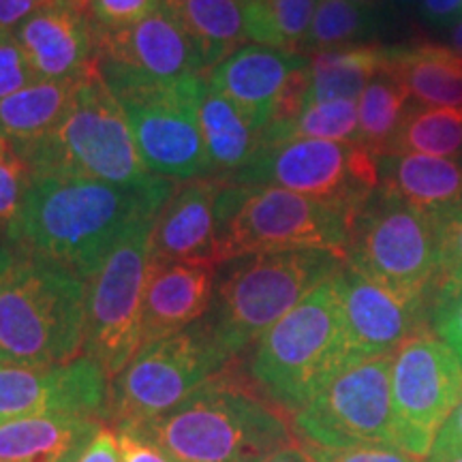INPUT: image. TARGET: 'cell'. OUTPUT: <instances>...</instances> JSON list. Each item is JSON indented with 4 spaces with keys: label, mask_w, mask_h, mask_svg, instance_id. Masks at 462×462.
I'll return each instance as SVG.
<instances>
[{
    "label": "cell",
    "mask_w": 462,
    "mask_h": 462,
    "mask_svg": "<svg viewBox=\"0 0 462 462\" xmlns=\"http://www.w3.org/2000/svg\"><path fill=\"white\" fill-rule=\"evenodd\" d=\"M385 154H430L462 159V109L411 101Z\"/></svg>",
    "instance_id": "f1b7e54d"
},
{
    "label": "cell",
    "mask_w": 462,
    "mask_h": 462,
    "mask_svg": "<svg viewBox=\"0 0 462 462\" xmlns=\"http://www.w3.org/2000/svg\"><path fill=\"white\" fill-rule=\"evenodd\" d=\"M343 263L345 257L319 248L231 259L225 262L206 319L234 357L291 313L321 282L330 281Z\"/></svg>",
    "instance_id": "277c9868"
},
{
    "label": "cell",
    "mask_w": 462,
    "mask_h": 462,
    "mask_svg": "<svg viewBox=\"0 0 462 462\" xmlns=\"http://www.w3.org/2000/svg\"><path fill=\"white\" fill-rule=\"evenodd\" d=\"M15 251L17 248L14 242H11L7 229L0 225V279L9 273V268L15 263L17 255H20V253H15Z\"/></svg>",
    "instance_id": "bcb514c9"
},
{
    "label": "cell",
    "mask_w": 462,
    "mask_h": 462,
    "mask_svg": "<svg viewBox=\"0 0 462 462\" xmlns=\"http://www.w3.org/2000/svg\"><path fill=\"white\" fill-rule=\"evenodd\" d=\"M377 31L374 5L357 0H319L304 50L323 51L362 45Z\"/></svg>",
    "instance_id": "d6a6232c"
},
{
    "label": "cell",
    "mask_w": 462,
    "mask_h": 462,
    "mask_svg": "<svg viewBox=\"0 0 462 462\" xmlns=\"http://www.w3.org/2000/svg\"><path fill=\"white\" fill-rule=\"evenodd\" d=\"M31 180V170L14 150L0 159V225L5 229H9L20 215Z\"/></svg>",
    "instance_id": "e575fe53"
},
{
    "label": "cell",
    "mask_w": 462,
    "mask_h": 462,
    "mask_svg": "<svg viewBox=\"0 0 462 462\" xmlns=\"http://www.w3.org/2000/svg\"><path fill=\"white\" fill-rule=\"evenodd\" d=\"M42 82L14 32H0V101Z\"/></svg>",
    "instance_id": "74e56055"
},
{
    "label": "cell",
    "mask_w": 462,
    "mask_h": 462,
    "mask_svg": "<svg viewBox=\"0 0 462 462\" xmlns=\"http://www.w3.org/2000/svg\"><path fill=\"white\" fill-rule=\"evenodd\" d=\"M90 69L75 78L42 79L0 101V133L5 140H9L11 146H20L54 129L82 88Z\"/></svg>",
    "instance_id": "4316f807"
},
{
    "label": "cell",
    "mask_w": 462,
    "mask_h": 462,
    "mask_svg": "<svg viewBox=\"0 0 462 462\" xmlns=\"http://www.w3.org/2000/svg\"><path fill=\"white\" fill-rule=\"evenodd\" d=\"M432 326L439 338L462 364V282L439 287L432 293Z\"/></svg>",
    "instance_id": "8d00e7d4"
},
{
    "label": "cell",
    "mask_w": 462,
    "mask_h": 462,
    "mask_svg": "<svg viewBox=\"0 0 462 462\" xmlns=\"http://www.w3.org/2000/svg\"><path fill=\"white\" fill-rule=\"evenodd\" d=\"M262 462H315V460L310 458L304 446H293V443H287V446H282L281 449H276V452L265 456Z\"/></svg>",
    "instance_id": "f6af8a7d"
},
{
    "label": "cell",
    "mask_w": 462,
    "mask_h": 462,
    "mask_svg": "<svg viewBox=\"0 0 462 462\" xmlns=\"http://www.w3.org/2000/svg\"><path fill=\"white\" fill-rule=\"evenodd\" d=\"M126 432L152 441L173 462H262L291 443L281 413L225 373L163 418Z\"/></svg>",
    "instance_id": "7a4b0ae2"
},
{
    "label": "cell",
    "mask_w": 462,
    "mask_h": 462,
    "mask_svg": "<svg viewBox=\"0 0 462 462\" xmlns=\"http://www.w3.org/2000/svg\"><path fill=\"white\" fill-rule=\"evenodd\" d=\"M178 26L193 39L206 58L208 71L245 48V0H163Z\"/></svg>",
    "instance_id": "484cf974"
},
{
    "label": "cell",
    "mask_w": 462,
    "mask_h": 462,
    "mask_svg": "<svg viewBox=\"0 0 462 462\" xmlns=\"http://www.w3.org/2000/svg\"><path fill=\"white\" fill-rule=\"evenodd\" d=\"M293 426L313 446H377L407 452L392 401V356L351 362L293 413Z\"/></svg>",
    "instance_id": "8fae6325"
},
{
    "label": "cell",
    "mask_w": 462,
    "mask_h": 462,
    "mask_svg": "<svg viewBox=\"0 0 462 462\" xmlns=\"http://www.w3.org/2000/svg\"><path fill=\"white\" fill-rule=\"evenodd\" d=\"M14 34L42 79L75 78L95 65L90 17L73 5L50 0Z\"/></svg>",
    "instance_id": "44dd1931"
},
{
    "label": "cell",
    "mask_w": 462,
    "mask_h": 462,
    "mask_svg": "<svg viewBox=\"0 0 462 462\" xmlns=\"http://www.w3.org/2000/svg\"><path fill=\"white\" fill-rule=\"evenodd\" d=\"M118 439L125 462H173L163 449L154 446L148 439L135 435V432L118 430Z\"/></svg>",
    "instance_id": "60d3db41"
},
{
    "label": "cell",
    "mask_w": 462,
    "mask_h": 462,
    "mask_svg": "<svg viewBox=\"0 0 462 462\" xmlns=\"http://www.w3.org/2000/svg\"><path fill=\"white\" fill-rule=\"evenodd\" d=\"M379 184L430 221L462 208V159L430 154H383Z\"/></svg>",
    "instance_id": "7402d4cb"
},
{
    "label": "cell",
    "mask_w": 462,
    "mask_h": 462,
    "mask_svg": "<svg viewBox=\"0 0 462 462\" xmlns=\"http://www.w3.org/2000/svg\"><path fill=\"white\" fill-rule=\"evenodd\" d=\"M411 103L409 90L388 67L374 75L357 101L360 143L377 157H383L401 125L404 109Z\"/></svg>",
    "instance_id": "f546056e"
},
{
    "label": "cell",
    "mask_w": 462,
    "mask_h": 462,
    "mask_svg": "<svg viewBox=\"0 0 462 462\" xmlns=\"http://www.w3.org/2000/svg\"><path fill=\"white\" fill-rule=\"evenodd\" d=\"M7 148H9V146H7V140H5V135H3V133H0V159H3L5 154L9 152Z\"/></svg>",
    "instance_id": "681fc988"
},
{
    "label": "cell",
    "mask_w": 462,
    "mask_h": 462,
    "mask_svg": "<svg viewBox=\"0 0 462 462\" xmlns=\"http://www.w3.org/2000/svg\"><path fill=\"white\" fill-rule=\"evenodd\" d=\"M32 176L92 178L135 184L154 176L137 152L129 120L99 67L90 69L67 114L39 140L11 148Z\"/></svg>",
    "instance_id": "8992f818"
},
{
    "label": "cell",
    "mask_w": 462,
    "mask_h": 462,
    "mask_svg": "<svg viewBox=\"0 0 462 462\" xmlns=\"http://www.w3.org/2000/svg\"><path fill=\"white\" fill-rule=\"evenodd\" d=\"M398 3H413V0H398Z\"/></svg>",
    "instance_id": "f5cc1de1"
},
{
    "label": "cell",
    "mask_w": 462,
    "mask_h": 462,
    "mask_svg": "<svg viewBox=\"0 0 462 462\" xmlns=\"http://www.w3.org/2000/svg\"><path fill=\"white\" fill-rule=\"evenodd\" d=\"M293 140H328L357 142V103L356 101H323L306 106L285 123L270 125L263 133V146Z\"/></svg>",
    "instance_id": "1f68e13d"
},
{
    "label": "cell",
    "mask_w": 462,
    "mask_h": 462,
    "mask_svg": "<svg viewBox=\"0 0 462 462\" xmlns=\"http://www.w3.org/2000/svg\"><path fill=\"white\" fill-rule=\"evenodd\" d=\"M60 3H67V5H73V7H78V9H88V3L90 0H60Z\"/></svg>",
    "instance_id": "c3c4849f"
},
{
    "label": "cell",
    "mask_w": 462,
    "mask_h": 462,
    "mask_svg": "<svg viewBox=\"0 0 462 462\" xmlns=\"http://www.w3.org/2000/svg\"><path fill=\"white\" fill-rule=\"evenodd\" d=\"M345 330L356 360L396 354L409 338L424 334L432 296L402 293L368 279L349 263L334 274Z\"/></svg>",
    "instance_id": "2e32d148"
},
{
    "label": "cell",
    "mask_w": 462,
    "mask_h": 462,
    "mask_svg": "<svg viewBox=\"0 0 462 462\" xmlns=\"http://www.w3.org/2000/svg\"><path fill=\"white\" fill-rule=\"evenodd\" d=\"M345 263L396 291L432 296L439 270L435 223L379 184L351 221Z\"/></svg>",
    "instance_id": "30bf717a"
},
{
    "label": "cell",
    "mask_w": 462,
    "mask_h": 462,
    "mask_svg": "<svg viewBox=\"0 0 462 462\" xmlns=\"http://www.w3.org/2000/svg\"><path fill=\"white\" fill-rule=\"evenodd\" d=\"M88 281L67 265L20 253L0 279V362L28 368L78 360Z\"/></svg>",
    "instance_id": "3957f363"
},
{
    "label": "cell",
    "mask_w": 462,
    "mask_h": 462,
    "mask_svg": "<svg viewBox=\"0 0 462 462\" xmlns=\"http://www.w3.org/2000/svg\"><path fill=\"white\" fill-rule=\"evenodd\" d=\"M448 462H462V456H458V458H452V460H448Z\"/></svg>",
    "instance_id": "816d5d0a"
},
{
    "label": "cell",
    "mask_w": 462,
    "mask_h": 462,
    "mask_svg": "<svg viewBox=\"0 0 462 462\" xmlns=\"http://www.w3.org/2000/svg\"><path fill=\"white\" fill-rule=\"evenodd\" d=\"M199 125L212 173H218L217 178L223 180H231L263 148L265 129L240 106L208 84L201 99Z\"/></svg>",
    "instance_id": "cb8c5ba5"
},
{
    "label": "cell",
    "mask_w": 462,
    "mask_h": 462,
    "mask_svg": "<svg viewBox=\"0 0 462 462\" xmlns=\"http://www.w3.org/2000/svg\"><path fill=\"white\" fill-rule=\"evenodd\" d=\"M129 120L137 152L154 176L198 180L212 173L199 109L204 75L150 79L133 75H101Z\"/></svg>",
    "instance_id": "ba28073f"
},
{
    "label": "cell",
    "mask_w": 462,
    "mask_h": 462,
    "mask_svg": "<svg viewBox=\"0 0 462 462\" xmlns=\"http://www.w3.org/2000/svg\"><path fill=\"white\" fill-rule=\"evenodd\" d=\"M227 182L279 187L356 212L379 187V157L357 142L293 140L263 146Z\"/></svg>",
    "instance_id": "7c38bea8"
},
{
    "label": "cell",
    "mask_w": 462,
    "mask_h": 462,
    "mask_svg": "<svg viewBox=\"0 0 462 462\" xmlns=\"http://www.w3.org/2000/svg\"><path fill=\"white\" fill-rule=\"evenodd\" d=\"M107 374L92 357L48 368L0 362V421L31 415H86L107 411Z\"/></svg>",
    "instance_id": "e0dca14e"
},
{
    "label": "cell",
    "mask_w": 462,
    "mask_h": 462,
    "mask_svg": "<svg viewBox=\"0 0 462 462\" xmlns=\"http://www.w3.org/2000/svg\"><path fill=\"white\" fill-rule=\"evenodd\" d=\"M351 362L332 276L257 340L248 373L270 401L296 413Z\"/></svg>",
    "instance_id": "5b68a950"
},
{
    "label": "cell",
    "mask_w": 462,
    "mask_h": 462,
    "mask_svg": "<svg viewBox=\"0 0 462 462\" xmlns=\"http://www.w3.org/2000/svg\"><path fill=\"white\" fill-rule=\"evenodd\" d=\"M218 265L257 253L319 248L345 257L351 217L279 187L227 182L218 195Z\"/></svg>",
    "instance_id": "52a82bcc"
},
{
    "label": "cell",
    "mask_w": 462,
    "mask_h": 462,
    "mask_svg": "<svg viewBox=\"0 0 462 462\" xmlns=\"http://www.w3.org/2000/svg\"><path fill=\"white\" fill-rule=\"evenodd\" d=\"M357 3H368V5H374L377 0H357Z\"/></svg>",
    "instance_id": "f907efd6"
},
{
    "label": "cell",
    "mask_w": 462,
    "mask_h": 462,
    "mask_svg": "<svg viewBox=\"0 0 462 462\" xmlns=\"http://www.w3.org/2000/svg\"><path fill=\"white\" fill-rule=\"evenodd\" d=\"M449 50L462 58V17L454 22L452 31H449Z\"/></svg>",
    "instance_id": "7dc6e473"
},
{
    "label": "cell",
    "mask_w": 462,
    "mask_h": 462,
    "mask_svg": "<svg viewBox=\"0 0 462 462\" xmlns=\"http://www.w3.org/2000/svg\"><path fill=\"white\" fill-rule=\"evenodd\" d=\"M154 221L140 225L120 242L88 281L84 356L99 364L109 381L142 349V304Z\"/></svg>",
    "instance_id": "4fadbf2b"
},
{
    "label": "cell",
    "mask_w": 462,
    "mask_h": 462,
    "mask_svg": "<svg viewBox=\"0 0 462 462\" xmlns=\"http://www.w3.org/2000/svg\"><path fill=\"white\" fill-rule=\"evenodd\" d=\"M206 84L240 106L262 129L302 112L310 86V58L268 45H245L210 69Z\"/></svg>",
    "instance_id": "9a60e30c"
},
{
    "label": "cell",
    "mask_w": 462,
    "mask_h": 462,
    "mask_svg": "<svg viewBox=\"0 0 462 462\" xmlns=\"http://www.w3.org/2000/svg\"><path fill=\"white\" fill-rule=\"evenodd\" d=\"M388 69L396 73L415 103L462 109V58L446 45L390 48Z\"/></svg>",
    "instance_id": "d4e9b609"
},
{
    "label": "cell",
    "mask_w": 462,
    "mask_h": 462,
    "mask_svg": "<svg viewBox=\"0 0 462 462\" xmlns=\"http://www.w3.org/2000/svg\"><path fill=\"white\" fill-rule=\"evenodd\" d=\"M458 456H462V398L456 404L452 415L446 420V424L441 426V430L437 432L429 462H448L458 458Z\"/></svg>",
    "instance_id": "ab89813d"
},
{
    "label": "cell",
    "mask_w": 462,
    "mask_h": 462,
    "mask_svg": "<svg viewBox=\"0 0 462 462\" xmlns=\"http://www.w3.org/2000/svg\"><path fill=\"white\" fill-rule=\"evenodd\" d=\"M306 452L315 462H424V458L394 448H323L306 443Z\"/></svg>",
    "instance_id": "f35d334b"
},
{
    "label": "cell",
    "mask_w": 462,
    "mask_h": 462,
    "mask_svg": "<svg viewBox=\"0 0 462 462\" xmlns=\"http://www.w3.org/2000/svg\"><path fill=\"white\" fill-rule=\"evenodd\" d=\"M462 398V364L441 338L418 334L392 356V401L407 452L429 458L437 432Z\"/></svg>",
    "instance_id": "5bb4252c"
},
{
    "label": "cell",
    "mask_w": 462,
    "mask_h": 462,
    "mask_svg": "<svg viewBox=\"0 0 462 462\" xmlns=\"http://www.w3.org/2000/svg\"><path fill=\"white\" fill-rule=\"evenodd\" d=\"M78 462H125L118 435L103 426Z\"/></svg>",
    "instance_id": "b9f144b4"
},
{
    "label": "cell",
    "mask_w": 462,
    "mask_h": 462,
    "mask_svg": "<svg viewBox=\"0 0 462 462\" xmlns=\"http://www.w3.org/2000/svg\"><path fill=\"white\" fill-rule=\"evenodd\" d=\"M319 0H245L248 42L298 51L313 24Z\"/></svg>",
    "instance_id": "4dcf8cb0"
},
{
    "label": "cell",
    "mask_w": 462,
    "mask_h": 462,
    "mask_svg": "<svg viewBox=\"0 0 462 462\" xmlns=\"http://www.w3.org/2000/svg\"><path fill=\"white\" fill-rule=\"evenodd\" d=\"M50 0H0V32H15V28L42 9Z\"/></svg>",
    "instance_id": "7bdbcfd3"
},
{
    "label": "cell",
    "mask_w": 462,
    "mask_h": 462,
    "mask_svg": "<svg viewBox=\"0 0 462 462\" xmlns=\"http://www.w3.org/2000/svg\"><path fill=\"white\" fill-rule=\"evenodd\" d=\"M421 15L432 26H452L462 17V0H421Z\"/></svg>",
    "instance_id": "ee69618b"
},
{
    "label": "cell",
    "mask_w": 462,
    "mask_h": 462,
    "mask_svg": "<svg viewBox=\"0 0 462 462\" xmlns=\"http://www.w3.org/2000/svg\"><path fill=\"white\" fill-rule=\"evenodd\" d=\"M92 39L101 75H133L150 79L208 75L201 50L163 9L120 31L92 26Z\"/></svg>",
    "instance_id": "ac0fdd59"
},
{
    "label": "cell",
    "mask_w": 462,
    "mask_h": 462,
    "mask_svg": "<svg viewBox=\"0 0 462 462\" xmlns=\"http://www.w3.org/2000/svg\"><path fill=\"white\" fill-rule=\"evenodd\" d=\"M229 360L206 317L173 337L142 345L123 373L109 381L106 418L118 430L163 418L218 377Z\"/></svg>",
    "instance_id": "9c48e42d"
},
{
    "label": "cell",
    "mask_w": 462,
    "mask_h": 462,
    "mask_svg": "<svg viewBox=\"0 0 462 462\" xmlns=\"http://www.w3.org/2000/svg\"><path fill=\"white\" fill-rule=\"evenodd\" d=\"M161 3L163 0H90L86 14L92 26L120 31L157 14Z\"/></svg>",
    "instance_id": "d590c367"
},
{
    "label": "cell",
    "mask_w": 462,
    "mask_h": 462,
    "mask_svg": "<svg viewBox=\"0 0 462 462\" xmlns=\"http://www.w3.org/2000/svg\"><path fill=\"white\" fill-rule=\"evenodd\" d=\"M217 268L215 263L150 259L142 304V345L173 337L210 313Z\"/></svg>",
    "instance_id": "ffe728a7"
},
{
    "label": "cell",
    "mask_w": 462,
    "mask_h": 462,
    "mask_svg": "<svg viewBox=\"0 0 462 462\" xmlns=\"http://www.w3.org/2000/svg\"><path fill=\"white\" fill-rule=\"evenodd\" d=\"M173 189L161 176L135 184L32 176L7 234L20 253L51 259L90 281L120 242L159 217Z\"/></svg>",
    "instance_id": "6da1fadb"
},
{
    "label": "cell",
    "mask_w": 462,
    "mask_h": 462,
    "mask_svg": "<svg viewBox=\"0 0 462 462\" xmlns=\"http://www.w3.org/2000/svg\"><path fill=\"white\" fill-rule=\"evenodd\" d=\"M103 429L86 415H31L0 421V462H78Z\"/></svg>",
    "instance_id": "603a6c76"
},
{
    "label": "cell",
    "mask_w": 462,
    "mask_h": 462,
    "mask_svg": "<svg viewBox=\"0 0 462 462\" xmlns=\"http://www.w3.org/2000/svg\"><path fill=\"white\" fill-rule=\"evenodd\" d=\"M432 223H435L439 251L435 289L458 285L462 282V208ZM435 289H432V293H435Z\"/></svg>",
    "instance_id": "836d02e7"
},
{
    "label": "cell",
    "mask_w": 462,
    "mask_h": 462,
    "mask_svg": "<svg viewBox=\"0 0 462 462\" xmlns=\"http://www.w3.org/2000/svg\"><path fill=\"white\" fill-rule=\"evenodd\" d=\"M390 60V48L374 43L315 51L306 106L323 101H357L374 75ZM304 106V107H306Z\"/></svg>",
    "instance_id": "83f0119b"
},
{
    "label": "cell",
    "mask_w": 462,
    "mask_h": 462,
    "mask_svg": "<svg viewBox=\"0 0 462 462\" xmlns=\"http://www.w3.org/2000/svg\"><path fill=\"white\" fill-rule=\"evenodd\" d=\"M227 180L198 178L173 189L152 227V259L218 265V195Z\"/></svg>",
    "instance_id": "d6986e66"
}]
</instances>
